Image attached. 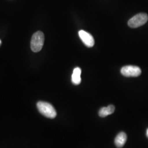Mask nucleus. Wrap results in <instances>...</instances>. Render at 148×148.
<instances>
[{"label":"nucleus","instance_id":"obj_1","mask_svg":"<svg viewBox=\"0 0 148 148\" xmlns=\"http://www.w3.org/2000/svg\"><path fill=\"white\" fill-rule=\"evenodd\" d=\"M37 107L39 112L45 116L54 119L57 116V112L54 108L50 103L45 101H38Z\"/></svg>","mask_w":148,"mask_h":148},{"label":"nucleus","instance_id":"obj_2","mask_svg":"<svg viewBox=\"0 0 148 148\" xmlns=\"http://www.w3.org/2000/svg\"><path fill=\"white\" fill-rule=\"evenodd\" d=\"M45 36L42 32L38 31L32 35L31 40V48L34 52H38L42 48Z\"/></svg>","mask_w":148,"mask_h":148},{"label":"nucleus","instance_id":"obj_3","mask_svg":"<svg viewBox=\"0 0 148 148\" xmlns=\"http://www.w3.org/2000/svg\"><path fill=\"white\" fill-rule=\"evenodd\" d=\"M148 20V16L146 13H139L128 21V25L132 28H136L145 24Z\"/></svg>","mask_w":148,"mask_h":148},{"label":"nucleus","instance_id":"obj_4","mask_svg":"<svg viewBox=\"0 0 148 148\" xmlns=\"http://www.w3.org/2000/svg\"><path fill=\"white\" fill-rule=\"evenodd\" d=\"M121 73L126 77H137L141 74L142 71L137 66L127 65L122 68Z\"/></svg>","mask_w":148,"mask_h":148},{"label":"nucleus","instance_id":"obj_5","mask_svg":"<svg viewBox=\"0 0 148 148\" xmlns=\"http://www.w3.org/2000/svg\"><path fill=\"white\" fill-rule=\"evenodd\" d=\"M79 35L82 41L88 47H92L95 45V40L91 34L84 30H80Z\"/></svg>","mask_w":148,"mask_h":148},{"label":"nucleus","instance_id":"obj_6","mask_svg":"<svg viewBox=\"0 0 148 148\" xmlns=\"http://www.w3.org/2000/svg\"><path fill=\"white\" fill-rule=\"evenodd\" d=\"M127 140V135L125 132H120L117 134L115 139V144L118 148H121Z\"/></svg>","mask_w":148,"mask_h":148},{"label":"nucleus","instance_id":"obj_7","mask_svg":"<svg viewBox=\"0 0 148 148\" xmlns=\"http://www.w3.org/2000/svg\"><path fill=\"white\" fill-rule=\"evenodd\" d=\"M115 110V108L113 105H110L107 107L101 108L99 111V115L101 117H105L112 114Z\"/></svg>","mask_w":148,"mask_h":148},{"label":"nucleus","instance_id":"obj_8","mask_svg":"<svg viewBox=\"0 0 148 148\" xmlns=\"http://www.w3.org/2000/svg\"><path fill=\"white\" fill-rule=\"evenodd\" d=\"M81 69L79 68H76L74 69L73 73L71 76V81L74 85H78L81 82Z\"/></svg>","mask_w":148,"mask_h":148},{"label":"nucleus","instance_id":"obj_9","mask_svg":"<svg viewBox=\"0 0 148 148\" xmlns=\"http://www.w3.org/2000/svg\"><path fill=\"white\" fill-rule=\"evenodd\" d=\"M147 137L148 138V130H147Z\"/></svg>","mask_w":148,"mask_h":148},{"label":"nucleus","instance_id":"obj_10","mask_svg":"<svg viewBox=\"0 0 148 148\" xmlns=\"http://www.w3.org/2000/svg\"><path fill=\"white\" fill-rule=\"evenodd\" d=\"M1 40H0V45H1Z\"/></svg>","mask_w":148,"mask_h":148}]
</instances>
